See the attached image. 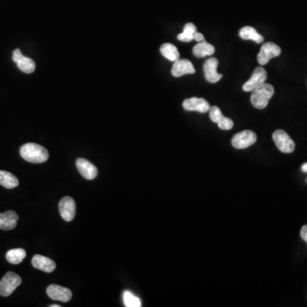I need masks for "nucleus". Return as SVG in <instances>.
<instances>
[{
  "mask_svg": "<svg viewBox=\"0 0 307 307\" xmlns=\"http://www.w3.org/2000/svg\"><path fill=\"white\" fill-rule=\"evenodd\" d=\"M219 66V61L215 57H211L207 59L203 65V71L205 78L207 82H219L222 79L223 75L217 72V67Z\"/></svg>",
  "mask_w": 307,
  "mask_h": 307,
  "instance_id": "nucleus-9",
  "label": "nucleus"
},
{
  "mask_svg": "<svg viewBox=\"0 0 307 307\" xmlns=\"http://www.w3.org/2000/svg\"><path fill=\"white\" fill-rule=\"evenodd\" d=\"M274 142L276 147L281 152L289 154L294 151L295 149V144L289 137V135L284 130H276L272 135Z\"/></svg>",
  "mask_w": 307,
  "mask_h": 307,
  "instance_id": "nucleus-4",
  "label": "nucleus"
},
{
  "mask_svg": "<svg viewBox=\"0 0 307 307\" xmlns=\"http://www.w3.org/2000/svg\"><path fill=\"white\" fill-rule=\"evenodd\" d=\"M194 56L196 57H205L207 56H212L215 52V48L214 45L207 43V41L199 42L193 47Z\"/></svg>",
  "mask_w": 307,
  "mask_h": 307,
  "instance_id": "nucleus-17",
  "label": "nucleus"
},
{
  "mask_svg": "<svg viewBox=\"0 0 307 307\" xmlns=\"http://www.w3.org/2000/svg\"><path fill=\"white\" fill-rule=\"evenodd\" d=\"M209 117L211 121L217 123L221 130H230L234 127V122L230 118L224 116L220 108L217 106L210 107Z\"/></svg>",
  "mask_w": 307,
  "mask_h": 307,
  "instance_id": "nucleus-12",
  "label": "nucleus"
},
{
  "mask_svg": "<svg viewBox=\"0 0 307 307\" xmlns=\"http://www.w3.org/2000/svg\"><path fill=\"white\" fill-rule=\"evenodd\" d=\"M50 307H61L60 304H52V305H50Z\"/></svg>",
  "mask_w": 307,
  "mask_h": 307,
  "instance_id": "nucleus-28",
  "label": "nucleus"
},
{
  "mask_svg": "<svg viewBox=\"0 0 307 307\" xmlns=\"http://www.w3.org/2000/svg\"><path fill=\"white\" fill-rule=\"evenodd\" d=\"M16 63L17 64L19 69L26 74H32L35 71L36 65H35L34 60L25 57L23 55L16 61Z\"/></svg>",
  "mask_w": 307,
  "mask_h": 307,
  "instance_id": "nucleus-22",
  "label": "nucleus"
},
{
  "mask_svg": "<svg viewBox=\"0 0 307 307\" xmlns=\"http://www.w3.org/2000/svg\"><path fill=\"white\" fill-rule=\"evenodd\" d=\"M239 36L244 40H253L257 44H259L264 41L263 36L258 34V32L256 31L255 29L252 27H244L241 29L239 32Z\"/></svg>",
  "mask_w": 307,
  "mask_h": 307,
  "instance_id": "nucleus-18",
  "label": "nucleus"
},
{
  "mask_svg": "<svg viewBox=\"0 0 307 307\" xmlns=\"http://www.w3.org/2000/svg\"><path fill=\"white\" fill-rule=\"evenodd\" d=\"M183 108L187 111L207 113L209 111L210 105L204 98H191L183 101Z\"/></svg>",
  "mask_w": 307,
  "mask_h": 307,
  "instance_id": "nucleus-11",
  "label": "nucleus"
},
{
  "mask_svg": "<svg viewBox=\"0 0 307 307\" xmlns=\"http://www.w3.org/2000/svg\"><path fill=\"white\" fill-rule=\"evenodd\" d=\"M0 185L6 188H14L19 185L18 178L12 173L0 170Z\"/></svg>",
  "mask_w": 307,
  "mask_h": 307,
  "instance_id": "nucleus-19",
  "label": "nucleus"
},
{
  "mask_svg": "<svg viewBox=\"0 0 307 307\" xmlns=\"http://www.w3.org/2000/svg\"><path fill=\"white\" fill-rule=\"evenodd\" d=\"M301 170L304 172V173H307V162L304 163V165L301 167Z\"/></svg>",
  "mask_w": 307,
  "mask_h": 307,
  "instance_id": "nucleus-27",
  "label": "nucleus"
},
{
  "mask_svg": "<svg viewBox=\"0 0 307 307\" xmlns=\"http://www.w3.org/2000/svg\"><path fill=\"white\" fill-rule=\"evenodd\" d=\"M20 154L24 160L31 163H43L49 159V152L41 145L29 143L24 145L20 150Z\"/></svg>",
  "mask_w": 307,
  "mask_h": 307,
  "instance_id": "nucleus-1",
  "label": "nucleus"
},
{
  "mask_svg": "<svg viewBox=\"0 0 307 307\" xmlns=\"http://www.w3.org/2000/svg\"><path fill=\"white\" fill-rule=\"evenodd\" d=\"M160 51L163 57L170 60L171 62H176L177 60L179 59V52L177 47L170 43L163 44L160 46Z\"/></svg>",
  "mask_w": 307,
  "mask_h": 307,
  "instance_id": "nucleus-21",
  "label": "nucleus"
},
{
  "mask_svg": "<svg viewBox=\"0 0 307 307\" xmlns=\"http://www.w3.org/2000/svg\"><path fill=\"white\" fill-rule=\"evenodd\" d=\"M275 90L271 84L264 83L252 91L251 104L256 109H264L267 107L269 101L273 97Z\"/></svg>",
  "mask_w": 307,
  "mask_h": 307,
  "instance_id": "nucleus-2",
  "label": "nucleus"
},
{
  "mask_svg": "<svg viewBox=\"0 0 307 307\" xmlns=\"http://www.w3.org/2000/svg\"><path fill=\"white\" fill-rule=\"evenodd\" d=\"M266 79H267L266 70L263 67H256L250 79L243 85V90L247 92L253 91L254 89L263 85L264 83H266Z\"/></svg>",
  "mask_w": 307,
  "mask_h": 307,
  "instance_id": "nucleus-7",
  "label": "nucleus"
},
{
  "mask_svg": "<svg viewBox=\"0 0 307 307\" xmlns=\"http://www.w3.org/2000/svg\"><path fill=\"white\" fill-rule=\"evenodd\" d=\"M281 53V50L277 44L272 42H267L261 47V52L258 54V62L261 65H266L270 60L278 57Z\"/></svg>",
  "mask_w": 307,
  "mask_h": 307,
  "instance_id": "nucleus-6",
  "label": "nucleus"
},
{
  "mask_svg": "<svg viewBox=\"0 0 307 307\" xmlns=\"http://www.w3.org/2000/svg\"><path fill=\"white\" fill-rule=\"evenodd\" d=\"M46 293L51 299L62 302L69 301L72 299V292L70 289L59 286L57 284L50 285L46 289Z\"/></svg>",
  "mask_w": 307,
  "mask_h": 307,
  "instance_id": "nucleus-10",
  "label": "nucleus"
},
{
  "mask_svg": "<svg viewBox=\"0 0 307 307\" xmlns=\"http://www.w3.org/2000/svg\"><path fill=\"white\" fill-rule=\"evenodd\" d=\"M32 265H33L34 268L44 271L47 273H51L52 271H54L55 269H56V263L54 261L48 258V257L39 255V254H36V255L33 257Z\"/></svg>",
  "mask_w": 307,
  "mask_h": 307,
  "instance_id": "nucleus-15",
  "label": "nucleus"
},
{
  "mask_svg": "<svg viewBox=\"0 0 307 307\" xmlns=\"http://www.w3.org/2000/svg\"><path fill=\"white\" fill-rule=\"evenodd\" d=\"M76 167H77L79 173L81 174L83 178H85L87 180H92L97 178L98 174V168L90 163L89 160L80 158L76 161Z\"/></svg>",
  "mask_w": 307,
  "mask_h": 307,
  "instance_id": "nucleus-13",
  "label": "nucleus"
},
{
  "mask_svg": "<svg viewBox=\"0 0 307 307\" xmlns=\"http://www.w3.org/2000/svg\"><path fill=\"white\" fill-rule=\"evenodd\" d=\"M196 33V27L191 22L185 24L182 34H178L177 38L182 42H191L194 39V36Z\"/></svg>",
  "mask_w": 307,
  "mask_h": 307,
  "instance_id": "nucleus-23",
  "label": "nucleus"
},
{
  "mask_svg": "<svg viewBox=\"0 0 307 307\" xmlns=\"http://www.w3.org/2000/svg\"><path fill=\"white\" fill-rule=\"evenodd\" d=\"M194 39L197 42H201L205 40L203 35H202L201 33H197V32H196V34H195V36H194Z\"/></svg>",
  "mask_w": 307,
  "mask_h": 307,
  "instance_id": "nucleus-26",
  "label": "nucleus"
},
{
  "mask_svg": "<svg viewBox=\"0 0 307 307\" xmlns=\"http://www.w3.org/2000/svg\"><path fill=\"white\" fill-rule=\"evenodd\" d=\"M59 212L65 221H72L75 219L76 214V204L75 200L70 196L63 197L59 202Z\"/></svg>",
  "mask_w": 307,
  "mask_h": 307,
  "instance_id": "nucleus-8",
  "label": "nucleus"
},
{
  "mask_svg": "<svg viewBox=\"0 0 307 307\" xmlns=\"http://www.w3.org/2000/svg\"><path fill=\"white\" fill-rule=\"evenodd\" d=\"M123 300L127 307H140L142 305L141 300L137 296H135L132 292L125 291L123 294Z\"/></svg>",
  "mask_w": 307,
  "mask_h": 307,
  "instance_id": "nucleus-24",
  "label": "nucleus"
},
{
  "mask_svg": "<svg viewBox=\"0 0 307 307\" xmlns=\"http://www.w3.org/2000/svg\"><path fill=\"white\" fill-rule=\"evenodd\" d=\"M19 216L15 211L0 212V229L3 230H11L16 228Z\"/></svg>",
  "mask_w": 307,
  "mask_h": 307,
  "instance_id": "nucleus-16",
  "label": "nucleus"
},
{
  "mask_svg": "<svg viewBox=\"0 0 307 307\" xmlns=\"http://www.w3.org/2000/svg\"><path fill=\"white\" fill-rule=\"evenodd\" d=\"M257 140V135L252 131L245 130L243 132H238L232 137L231 144L233 147L238 150H243L246 148L250 147L251 145L255 144Z\"/></svg>",
  "mask_w": 307,
  "mask_h": 307,
  "instance_id": "nucleus-5",
  "label": "nucleus"
},
{
  "mask_svg": "<svg viewBox=\"0 0 307 307\" xmlns=\"http://www.w3.org/2000/svg\"><path fill=\"white\" fill-rule=\"evenodd\" d=\"M26 256V251L24 250L23 248H14L6 253V257L9 263L18 265L23 261Z\"/></svg>",
  "mask_w": 307,
  "mask_h": 307,
  "instance_id": "nucleus-20",
  "label": "nucleus"
},
{
  "mask_svg": "<svg viewBox=\"0 0 307 307\" xmlns=\"http://www.w3.org/2000/svg\"><path fill=\"white\" fill-rule=\"evenodd\" d=\"M300 237L307 243V225H304L300 230Z\"/></svg>",
  "mask_w": 307,
  "mask_h": 307,
  "instance_id": "nucleus-25",
  "label": "nucleus"
},
{
  "mask_svg": "<svg viewBox=\"0 0 307 307\" xmlns=\"http://www.w3.org/2000/svg\"><path fill=\"white\" fill-rule=\"evenodd\" d=\"M196 73V69L191 61L187 59H178L174 62L173 68H172V75L173 77L178 78L184 75H193Z\"/></svg>",
  "mask_w": 307,
  "mask_h": 307,
  "instance_id": "nucleus-14",
  "label": "nucleus"
},
{
  "mask_svg": "<svg viewBox=\"0 0 307 307\" xmlns=\"http://www.w3.org/2000/svg\"><path fill=\"white\" fill-rule=\"evenodd\" d=\"M21 284V276L15 272L9 271L0 281V295L3 297L10 296Z\"/></svg>",
  "mask_w": 307,
  "mask_h": 307,
  "instance_id": "nucleus-3",
  "label": "nucleus"
}]
</instances>
